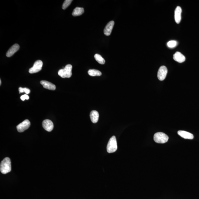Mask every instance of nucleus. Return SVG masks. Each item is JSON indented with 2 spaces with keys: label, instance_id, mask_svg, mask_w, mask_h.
<instances>
[{
  "label": "nucleus",
  "instance_id": "nucleus-1",
  "mask_svg": "<svg viewBox=\"0 0 199 199\" xmlns=\"http://www.w3.org/2000/svg\"><path fill=\"white\" fill-rule=\"evenodd\" d=\"M0 170L2 173L7 174L11 170V161L9 157H6L1 162Z\"/></svg>",
  "mask_w": 199,
  "mask_h": 199
},
{
  "label": "nucleus",
  "instance_id": "nucleus-2",
  "mask_svg": "<svg viewBox=\"0 0 199 199\" xmlns=\"http://www.w3.org/2000/svg\"><path fill=\"white\" fill-rule=\"evenodd\" d=\"M72 65L68 64L64 68L60 69L58 72V75L62 78H70L72 75Z\"/></svg>",
  "mask_w": 199,
  "mask_h": 199
},
{
  "label": "nucleus",
  "instance_id": "nucleus-3",
  "mask_svg": "<svg viewBox=\"0 0 199 199\" xmlns=\"http://www.w3.org/2000/svg\"><path fill=\"white\" fill-rule=\"evenodd\" d=\"M117 145L116 138L115 136L110 138L107 144V150L109 153H113L116 151Z\"/></svg>",
  "mask_w": 199,
  "mask_h": 199
},
{
  "label": "nucleus",
  "instance_id": "nucleus-4",
  "mask_svg": "<svg viewBox=\"0 0 199 199\" xmlns=\"http://www.w3.org/2000/svg\"><path fill=\"white\" fill-rule=\"evenodd\" d=\"M168 139V136L163 132H157L154 136V140L157 143H164L167 142Z\"/></svg>",
  "mask_w": 199,
  "mask_h": 199
},
{
  "label": "nucleus",
  "instance_id": "nucleus-5",
  "mask_svg": "<svg viewBox=\"0 0 199 199\" xmlns=\"http://www.w3.org/2000/svg\"><path fill=\"white\" fill-rule=\"evenodd\" d=\"M43 65V62L41 60H37L34 63L33 66L29 69V72L30 74H34L38 72L41 70Z\"/></svg>",
  "mask_w": 199,
  "mask_h": 199
},
{
  "label": "nucleus",
  "instance_id": "nucleus-6",
  "mask_svg": "<svg viewBox=\"0 0 199 199\" xmlns=\"http://www.w3.org/2000/svg\"><path fill=\"white\" fill-rule=\"evenodd\" d=\"M30 121L28 119H26L17 126V130L19 132H23L29 129V127H30Z\"/></svg>",
  "mask_w": 199,
  "mask_h": 199
},
{
  "label": "nucleus",
  "instance_id": "nucleus-7",
  "mask_svg": "<svg viewBox=\"0 0 199 199\" xmlns=\"http://www.w3.org/2000/svg\"><path fill=\"white\" fill-rule=\"evenodd\" d=\"M168 72L167 67L162 66L159 68L157 73V77L160 81H163L166 78Z\"/></svg>",
  "mask_w": 199,
  "mask_h": 199
},
{
  "label": "nucleus",
  "instance_id": "nucleus-8",
  "mask_svg": "<svg viewBox=\"0 0 199 199\" xmlns=\"http://www.w3.org/2000/svg\"><path fill=\"white\" fill-rule=\"evenodd\" d=\"M43 127L46 131L51 132L53 129V124L49 119H45L42 123Z\"/></svg>",
  "mask_w": 199,
  "mask_h": 199
},
{
  "label": "nucleus",
  "instance_id": "nucleus-9",
  "mask_svg": "<svg viewBox=\"0 0 199 199\" xmlns=\"http://www.w3.org/2000/svg\"><path fill=\"white\" fill-rule=\"evenodd\" d=\"M115 25V22L113 21H111L108 22L106 26L105 27L104 32L105 36H109L111 34L112 29Z\"/></svg>",
  "mask_w": 199,
  "mask_h": 199
},
{
  "label": "nucleus",
  "instance_id": "nucleus-10",
  "mask_svg": "<svg viewBox=\"0 0 199 199\" xmlns=\"http://www.w3.org/2000/svg\"><path fill=\"white\" fill-rule=\"evenodd\" d=\"M20 46L18 44H15L6 53V56L8 57H10L14 54V53L18 51L19 49Z\"/></svg>",
  "mask_w": 199,
  "mask_h": 199
},
{
  "label": "nucleus",
  "instance_id": "nucleus-11",
  "mask_svg": "<svg viewBox=\"0 0 199 199\" xmlns=\"http://www.w3.org/2000/svg\"><path fill=\"white\" fill-rule=\"evenodd\" d=\"M182 9L180 7L177 6L175 10L174 18L176 23H180L181 20Z\"/></svg>",
  "mask_w": 199,
  "mask_h": 199
},
{
  "label": "nucleus",
  "instance_id": "nucleus-12",
  "mask_svg": "<svg viewBox=\"0 0 199 199\" xmlns=\"http://www.w3.org/2000/svg\"><path fill=\"white\" fill-rule=\"evenodd\" d=\"M40 84L45 89L53 90V91H54L56 89V86L55 85L48 81H41Z\"/></svg>",
  "mask_w": 199,
  "mask_h": 199
},
{
  "label": "nucleus",
  "instance_id": "nucleus-13",
  "mask_svg": "<svg viewBox=\"0 0 199 199\" xmlns=\"http://www.w3.org/2000/svg\"><path fill=\"white\" fill-rule=\"evenodd\" d=\"M173 59L179 63H182L186 60V57L179 52H177L173 55Z\"/></svg>",
  "mask_w": 199,
  "mask_h": 199
},
{
  "label": "nucleus",
  "instance_id": "nucleus-14",
  "mask_svg": "<svg viewBox=\"0 0 199 199\" xmlns=\"http://www.w3.org/2000/svg\"><path fill=\"white\" fill-rule=\"evenodd\" d=\"M178 134L184 139H192L194 138L193 134L184 131H178Z\"/></svg>",
  "mask_w": 199,
  "mask_h": 199
},
{
  "label": "nucleus",
  "instance_id": "nucleus-15",
  "mask_svg": "<svg viewBox=\"0 0 199 199\" xmlns=\"http://www.w3.org/2000/svg\"><path fill=\"white\" fill-rule=\"evenodd\" d=\"M90 116L91 122L93 123H96L98 122V118H99V113L96 111L93 110L90 113Z\"/></svg>",
  "mask_w": 199,
  "mask_h": 199
},
{
  "label": "nucleus",
  "instance_id": "nucleus-16",
  "mask_svg": "<svg viewBox=\"0 0 199 199\" xmlns=\"http://www.w3.org/2000/svg\"><path fill=\"white\" fill-rule=\"evenodd\" d=\"M84 12V9L82 8L77 7L74 9L72 13L74 16H79L83 14Z\"/></svg>",
  "mask_w": 199,
  "mask_h": 199
},
{
  "label": "nucleus",
  "instance_id": "nucleus-17",
  "mask_svg": "<svg viewBox=\"0 0 199 199\" xmlns=\"http://www.w3.org/2000/svg\"><path fill=\"white\" fill-rule=\"evenodd\" d=\"M88 73L90 76L91 77H95V76H100L101 75V72L99 70L92 69L88 71Z\"/></svg>",
  "mask_w": 199,
  "mask_h": 199
},
{
  "label": "nucleus",
  "instance_id": "nucleus-18",
  "mask_svg": "<svg viewBox=\"0 0 199 199\" xmlns=\"http://www.w3.org/2000/svg\"><path fill=\"white\" fill-rule=\"evenodd\" d=\"M94 58L96 61H97L98 63L101 64H104L105 63V60L99 54H96L94 55Z\"/></svg>",
  "mask_w": 199,
  "mask_h": 199
},
{
  "label": "nucleus",
  "instance_id": "nucleus-19",
  "mask_svg": "<svg viewBox=\"0 0 199 199\" xmlns=\"http://www.w3.org/2000/svg\"><path fill=\"white\" fill-rule=\"evenodd\" d=\"M72 2V0H66L62 5V9L65 10L70 6Z\"/></svg>",
  "mask_w": 199,
  "mask_h": 199
},
{
  "label": "nucleus",
  "instance_id": "nucleus-20",
  "mask_svg": "<svg viewBox=\"0 0 199 199\" xmlns=\"http://www.w3.org/2000/svg\"><path fill=\"white\" fill-rule=\"evenodd\" d=\"M177 43L176 41H169L167 43V45L169 47L173 48L177 46Z\"/></svg>",
  "mask_w": 199,
  "mask_h": 199
},
{
  "label": "nucleus",
  "instance_id": "nucleus-21",
  "mask_svg": "<svg viewBox=\"0 0 199 199\" xmlns=\"http://www.w3.org/2000/svg\"><path fill=\"white\" fill-rule=\"evenodd\" d=\"M20 93L25 92L27 94H29L30 92V90L27 88H22L20 87L19 89Z\"/></svg>",
  "mask_w": 199,
  "mask_h": 199
},
{
  "label": "nucleus",
  "instance_id": "nucleus-22",
  "mask_svg": "<svg viewBox=\"0 0 199 199\" xmlns=\"http://www.w3.org/2000/svg\"><path fill=\"white\" fill-rule=\"evenodd\" d=\"M20 98L22 101H24L25 100H29V97L27 94H24L21 96Z\"/></svg>",
  "mask_w": 199,
  "mask_h": 199
},
{
  "label": "nucleus",
  "instance_id": "nucleus-23",
  "mask_svg": "<svg viewBox=\"0 0 199 199\" xmlns=\"http://www.w3.org/2000/svg\"><path fill=\"white\" fill-rule=\"evenodd\" d=\"M0 83H1V84H0V85H1V80H0Z\"/></svg>",
  "mask_w": 199,
  "mask_h": 199
}]
</instances>
